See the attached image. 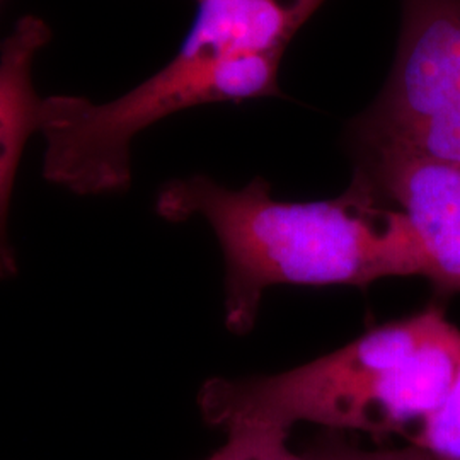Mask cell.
Returning a JSON list of instances; mask_svg holds the SVG:
<instances>
[{"instance_id": "6da1fadb", "label": "cell", "mask_w": 460, "mask_h": 460, "mask_svg": "<svg viewBox=\"0 0 460 460\" xmlns=\"http://www.w3.org/2000/svg\"><path fill=\"white\" fill-rule=\"evenodd\" d=\"M363 176L319 201H281L256 178L230 190L193 174L165 182L155 212L167 222L205 220L224 256L226 326L254 328L264 294L279 285L367 288L378 279L420 277L411 229Z\"/></svg>"}, {"instance_id": "7a4b0ae2", "label": "cell", "mask_w": 460, "mask_h": 460, "mask_svg": "<svg viewBox=\"0 0 460 460\" xmlns=\"http://www.w3.org/2000/svg\"><path fill=\"white\" fill-rule=\"evenodd\" d=\"M176 57L108 102L43 99V176L79 197L115 195L132 181L133 138L182 110L279 94L281 55L300 30L296 0H198Z\"/></svg>"}, {"instance_id": "3957f363", "label": "cell", "mask_w": 460, "mask_h": 460, "mask_svg": "<svg viewBox=\"0 0 460 460\" xmlns=\"http://www.w3.org/2000/svg\"><path fill=\"white\" fill-rule=\"evenodd\" d=\"M459 368L460 329L433 302L292 370L210 378L197 402L203 420L226 433H290L311 423L410 440L440 406Z\"/></svg>"}, {"instance_id": "277c9868", "label": "cell", "mask_w": 460, "mask_h": 460, "mask_svg": "<svg viewBox=\"0 0 460 460\" xmlns=\"http://www.w3.org/2000/svg\"><path fill=\"white\" fill-rule=\"evenodd\" d=\"M353 137L460 165V0H402L393 74Z\"/></svg>"}, {"instance_id": "5b68a950", "label": "cell", "mask_w": 460, "mask_h": 460, "mask_svg": "<svg viewBox=\"0 0 460 460\" xmlns=\"http://www.w3.org/2000/svg\"><path fill=\"white\" fill-rule=\"evenodd\" d=\"M353 138L357 171L411 229L420 277L440 298L460 296V165L385 140Z\"/></svg>"}, {"instance_id": "8992f818", "label": "cell", "mask_w": 460, "mask_h": 460, "mask_svg": "<svg viewBox=\"0 0 460 460\" xmlns=\"http://www.w3.org/2000/svg\"><path fill=\"white\" fill-rule=\"evenodd\" d=\"M51 40L41 17L17 19L0 43V281L17 273L16 247L11 241V205L24 148L41 127L43 99L34 91L33 62Z\"/></svg>"}, {"instance_id": "52a82bcc", "label": "cell", "mask_w": 460, "mask_h": 460, "mask_svg": "<svg viewBox=\"0 0 460 460\" xmlns=\"http://www.w3.org/2000/svg\"><path fill=\"white\" fill-rule=\"evenodd\" d=\"M408 442L428 460H460V368L440 406L421 421Z\"/></svg>"}, {"instance_id": "ba28073f", "label": "cell", "mask_w": 460, "mask_h": 460, "mask_svg": "<svg viewBox=\"0 0 460 460\" xmlns=\"http://www.w3.org/2000/svg\"><path fill=\"white\" fill-rule=\"evenodd\" d=\"M226 435L237 445L239 460H317L309 452H294L288 447L290 433L279 429H235Z\"/></svg>"}, {"instance_id": "9c48e42d", "label": "cell", "mask_w": 460, "mask_h": 460, "mask_svg": "<svg viewBox=\"0 0 460 460\" xmlns=\"http://www.w3.org/2000/svg\"><path fill=\"white\" fill-rule=\"evenodd\" d=\"M317 460H428L427 456L416 447L408 445L402 448H377L367 450L357 445L348 444L334 433L307 450Z\"/></svg>"}, {"instance_id": "30bf717a", "label": "cell", "mask_w": 460, "mask_h": 460, "mask_svg": "<svg viewBox=\"0 0 460 460\" xmlns=\"http://www.w3.org/2000/svg\"><path fill=\"white\" fill-rule=\"evenodd\" d=\"M207 460H239V450L235 442L227 437L226 444L222 445L215 454Z\"/></svg>"}]
</instances>
